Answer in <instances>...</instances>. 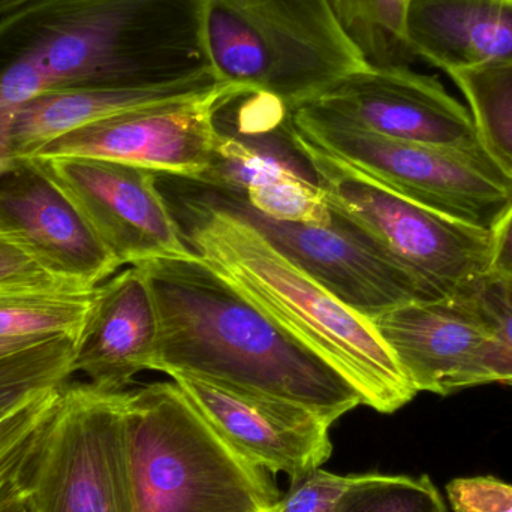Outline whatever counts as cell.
Segmentation results:
<instances>
[{"mask_svg":"<svg viewBox=\"0 0 512 512\" xmlns=\"http://www.w3.org/2000/svg\"><path fill=\"white\" fill-rule=\"evenodd\" d=\"M96 288H0V340L80 337Z\"/></svg>","mask_w":512,"mask_h":512,"instance_id":"obj_20","label":"cell"},{"mask_svg":"<svg viewBox=\"0 0 512 512\" xmlns=\"http://www.w3.org/2000/svg\"><path fill=\"white\" fill-rule=\"evenodd\" d=\"M191 183L201 197L239 216L292 264L366 318L409 301L432 300L402 267L333 210L327 225L274 221L252 209L237 192Z\"/></svg>","mask_w":512,"mask_h":512,"instance_id":"obj_10","label":"cell"},{"mask_svg":"<svg viewBox=\"0 0 512 512\" xmlns=\"http://www.w3.org/2000/svg\"><path fill=\"white\" fill-rule=\"evenodd\" d=\"M0 231L78 288H96L120 268L39 159L12 161L0 174Z\"/></svg>","mask_w":512,"mask_h":512,"instance_id":"obj_16","label":"cell"},{"mask_svg":"<svg viewBox=\"0 0 512 512\" xmlns=\"http://www.w3.org/2000/svg\"><path fill=\"white\" fill-rule=\"evenodd\" d=\"M331 5L367 65L408 66L415 59L405 38L406 0H331Z\"/></svg>","mask_w":512,"mask_h":512,"instance_id":"obj_23","label":"cell"},{"mask_svg":"<svg viewBox=\"0 0 512 512\" xmlns=\"http://www.w3.org/2000/svg\"><path fill=\"white\" fill-rule=\"evenodd\" d=\"M42 90L47 84L41 72L0 21V174L11 164L8 146L15 116Z\"/></svg>","mask_w":512,"mask_h":512,"instance_id":"obj_25","label":"cell"},{"mask_svg":"<svg viewBox=\"0 0 512 512\" xmlns=\"http://www.w3.org/2000/svg\"><path fill=\"white\" fill-rule=\"evenodd\" d=\"M512 285V206L492 230L489 276Z\"/></svg>","mask_w":512,"mask_h":512,"instance_id":"obj_31","label":"cell"},{"mask_svg":"<svg viewBox=\"0 0 512 512\" xmlns=\"http://www.w3.org/2000/svg\"><path fill=\"white\" fill-rule=\"evenodd\" d=\"M405 38L415 57L451 72L512 59L511 0H406Z\"/></svg>","mask_w":512,"mask_h":512,"instance_id":"obj_18","label":"cell"},{"mask_svg":"<svg viewBox=\"0 0 512 512\" xmlns=\"http://www.w3.org/2000/svg\"><path fill=\"white\" fill-rule=\"evenodd\" d=\"M306 104L379 137L486 155L469 108L408 66H363Z\"/></svg>","mask_w":512,"mask_h":512,"instance_id":"obj_13","label":"cell"},{"mask_svg":"<svg viewBox=\"0 0 512 512\" xmlns=\"http://www.w3.org/2000/svg\"><path fill=\"white\" fill-rule=\"evenodd\" d=\"M158 337L152 286L140 267L126 268L96 289L77 340L74 373L101 390L125 391L138 373L152 370Z\"/></svg>","mask_w":512,"mask_h":512,"instance_id":"obj_17","label":"cell"},{"mask_svg":"<svg viewBox=\"0 0 512 512\" xmlns=\"http://www.w3.org/2000/svg\"><path fill=\"white\" fill-rule=\"evenodd\" d=\"M468 297L512 351L511 283L486 277Z\"/></svg>","mask_w":512,"mask_h":512,"instance_id":"obj_30","label":"cell"},{"mask_svg":"<svg viewBox=\"0 0 512 512\" xmlns=\"http://www.w3.org/2000/svg\"><path fill=\"white\" fill-rule=\"evenodd\" d=\"M291 119L322 152L472 227L492 231L512 206V179L489 156L379 137L310 104L291 110Z\"/></svg>","mask_w":512,"mask_h":512,"instance_id":"obj_7","label":"cell"},{"mask_svg":"<svg viewBox=\"0 0 512 512\" xmlns=\"http://www.w3.org/2000/svg\"><path fill=\"white\" fill-rule=\"evenodd\" d=\"M30 2H35V0H0V18L17 11L21 6Z\"/></svg>","mask_w":512,"mask_h":512,"instance_id":"obj_34","label":"cell"},{"mask_svg":"<svg viewBox=\"0 0 512 512\" xmlns=\"http://www.w3.org/2000/svg\"><path fill=\"white\" fill-rule=\"evenodd\" d=\"M222 84L215 74H210L173 86L147 89L62 87L42 90L15 116L9 134V161L35 158L57 138L107 117L147 105L204 95Z\"/></svg>","mask_w":512,"mask_h":512,"instance_id":"obj_19","label":"cell"},{"mask_svg":"<svg viewBox=\"0 0 512 512\" xmlns=\"http://www.w3.org/2000/svg\"><path fill=\"white\" fill-rule=\"evenodd\" d=\"M62 388L48 391L0 418V460L38 435L53 418Z\"/></svg>","mask_w":512,"mask_h":512,"instance_id":"obj_28","label":"cell"},{"mask_svg":"<svg viewBox=\"0 0 512 512\" xmlns=\"http://www.w3.org/2000/svg\"><path fill=\"white\" fill-rule=\"evenodd\" d=\"M77 340L62 334L0 358V418L68 384Z\"/></svg>","mask_w":512,"mask_h":512,"instance_id":"obj_22","label":"cell"},{"mask_svg":"<svg viewBox=\"0 0 512 512\" xmlns=\"http://www.w3.org/2000/svg\"><path fill=\"white\" fill-rule=\"evenodd\" d=\"M179 180L173 203L167 201L195 255L331 364L364 406L393 414L417 396L372 319L342 303L239 216Z\"/></svg>","mask_w":512,"mask_h":512,"instance_id":"obj_2","label":"cell"},{"mask_svg":"<svg viewBox=\"0 0 512 512\" xmlns=\"http://www.w3.org/2000/svg\"><path fill=\"white\" fill-rule=\"evenodd\" d=\"M417 393L512 387V351L468 295L415 300L372 319Z\"/></svg>","mask_w":512,"mask_h":512,"instance_id":"obj_11","label":"cell"},{"mask_svg":"<svg viewBox=\"0 0 512 512\" xmlns=\"http://www.w3.org/2000/svg\"><path fill=\"white\" fill-rule=\"evenodd\" d=\"M447 496L454 512H512V486L495 477L456 478Z\"/></svg>","mask_w":512,"mask_h":512,"instance_id":"obj_29","label":"cell"},{"mask_svg":"<svg viewBox=\"0 0 512 512\" xmlns=\"http://www.w3.org/2000/svg\"><path fill=\"white\" fill-rule=\"evenodd\" d=\"M216 77L274 96L289 110L366 66L331 0H203Z\"/></svg>","mask_w":512,"mask_h":512,"instance_id":"obj_5","label":"cell"},{"mask_svg":"<svg viewBox=\"0 0 512 512\" xmlns=\"http://www.w3.org/2000/svg\"><path fill=\"white\" fill-rule=\"evenodd\" d=\"M39 161L74 200L120 267L192 254L155 171L105 159Z\"/></svg>","mask_w":512,"mask_h":512,"instance_id":"obj_12","label":"cell"},{"mask_svg":"<svg viewBox=\"0 0 512 512\" xmlns=\"http://www.w3.org/2000/svg\"><path fill=\"white\" fill-rule=\"evenodd\" d=\"M448 75L468 101L484 152L512 179V59Z\"/></svg>","mask_w":512,"mask_h":512,"instance_id":"obj_21","label":"cell"},{"mask_svg":"<svg viewBox=\"0 0 512 512\" xmlns=\"http://www.w3.org/2000/svg\"><path fill=\"white\" fill-rule=\"evenodd\" d=\"M41 340L45 339L0 340V358L14 354V352L21 351V349L29 348V346L35 345V343L41 342Z\"/></svg>","mask_w":512,"mask_h":512,"instance_id":"obj_33","label":"cell"},{"mask_svg":"<svg viewBox=\"0 0 512 512\" xmlns=\"http://www.w3.org/2000/svg\"><path fill=\"white\" fill-rule=\"evenodd\" d=\"M134 267L146 274L158 307L152 370L286 400L330 424L363 405L331 364L194 252Z\"/></svg>","mask_w":512,"mask_h":512,"instance_id":"obj_1","label":"cell"},{"mask_svg":"<svg viewBox=\"0 0 512 512\" xmlns=\"http://www.w3.org/2000/svg\"><path fill=\"white\" fill-rule=\"evenodd\" d=\"M224 86L204 95L135 108L75 129L45 146L35 158L105 159L197 182L212 162L216 143L213 113Z\"/></svg>","mask_w":512,"mask_h":512,"instance_id":"obj_14","label":"cell"},{"mask_svg":"<svg viewBox=\"0 0 512 512\" xmlns=\"http://www.w3.org/2000/svg\"><path fill=\"white\" fill-rule=\"evenodd\" d=\"M0 512H38L30 495L29 487H24L11 498L0 504Z\"/></svg>","mask_w":512,"mask_h":512,"instance_id":"obj_32","label":"cell"},{"mask_svg":"<svg viewBox=\"0 0 512 512\" xmlns=\"http://www.w3.org/2000/svg\"><path fill=\"white\" fill-rule=\"evenodd\" d=\"M0 288H78V286L71 285L51 273L15 237L0 231Z\"/></svg>","mask_w":512,"mask_h":512,"instance_id":"obj_27","label":"cell"},{"mask_svg":"<svg viewBox=\"0 0 512 512\" xmlns=\"http://www.w3.org/2000/svg\"><path fill=\"white\" fill-rule=\"evenodd\" d=\"M0 21L47 90L147 89L215 74L203 0H35Z\"/></svg>","mask_w":512,"mask_h":512,"instance_id":"obj_3","label":"cell"},{"mask_svg":"<svg viewBox=\"0 0 512 512\" xmlns=\"http://www.w3.org/2000/svg\"><path fill=\"white\" fill-rule=\"evenodd\" d=\"M292 138L328 207L402 267L427 297H465L489 276L492 231L403 197L322 152L301 137L294 125Z\"/></svg>","mask_w":512,"mask_h":512,"instance_id":"obj_6","label":"cell"},{"mask_svg":"<svg viewBox=\"0 0 512 512\" xmlns=\"http://www.w3.org/2000/svg\"><path fill=\"white\" fill-rule=\"evenodd\" d=\"M171 378L225 442L264 471L294 483L330 459L331 424L310 409L197 376Z\"/></svg>","mask_w":512,"mask_h":512,"instance_id":"obj_15","label":"cell"},{"mask_svg":"<svg viewBox=\"0 0 512 512\" xmlns=\"http://www.w3.org/2000/svg\"><path fill=\"white\" fill-rule=\"evenodd\" d=\"M213 120L212 162L195 183L237 192L274 221L330 224L333 212L292 138L291 110L283 102L225 84Z\"/></svg>","mask_w":512,"mask_h":512,"instance_id":"obj_8","label":"cell"},{"mask_svg":"<svg viewBox=\"0 0 512 512\" xmlns=\"http://www.w3.org/2000/svg\"><path fill=\"white\" fill-rule=\"evenodd\" d=\"M125 400L89 382L63 385L27 480L38 512H135Z\"/></svg>","mask_w":512,"mask_h":512,"instance_id":"obj_9","label":"cell"},{"mask_svg":"<svg viewBox=\"0 0 512 512\" xmlns=\"http://www.w3.org/2000/svg\"><path fill=\"white\" fill-rule=\"evenodd\" d=\"M339 512H448L427 475L363 474L348 490Z\"/></svg>","mask_w":512,"mask_h":512,"instance_id":"obj_24","label":"cell"},{"mask_svg":"<svg viewBox=\"0 0 512 512\" xmlns=\"http://www.w3.org/2000/svg\"><path fill=\"white\" fill-rule=\"evenodd\" d=\"M511 2H512V0H511Z\"/></svg>","mask_w":512,"mask_h":512,"instance_id":"obj_35","label":"cell"},{"mask_svg":"<svg viewBox=\"0 0 512 512\" xmlns=\"http://www.w3.org/2000/svg\"><path fill=\"white\" fill-rule=\"evenodd\" d=\"M135 512H264L280 495L237 453L176 382L126 391Z\"/></svg>","mask_w":512,"mask_h":512,"instance_id":"obj_4","label":"cell"},{"mask_svg":"<svg viewBox=\"0 0 512 512\" xmlns=\"http://www.w3.org/2000/svg\"><path fill=\"white\" fill-rule=\"evenodd\" d=\"M357 477L315 469L294 481L289 492L264 512H339L343 498Z\"/></svg>","mask_w":512,"mask_h":512,"instance_id":"obj_26","label":"cell"}]
</instances>
